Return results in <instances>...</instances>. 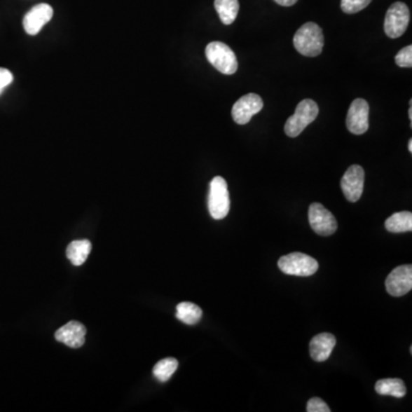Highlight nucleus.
<instances>
[{"label": "nucleus", "instance_id": "15", "mask_svg": "<svg viewBox=\"0 0 412 412\" xmlns=\"http://www.w3.org/2000/svg\"><path fill=\"white\" fill-rule=\"evenodd\" d=\"M376 392L379 395H388V397L401 399L406 394V384L399 378H387L380 379L376 383Z\"/></svg>", "mask_w": 412, "mask_h": 412}, {"label": "nucleus", "instance_id": "9", "mask_svg": "<svg viewBox=\"0 0 412 412\" xmlns=\"http://www.w3.org/2000/svg\"><path fill=\"white\" fill-rule=\"evenodd\" d=\"M386 290L393 297H402L412 289V266L402 265L390 273L386 278Z\"/></svg>", "mask_w": 412, "mask_h": 412}, {"label": "nucleus", "instance_id": "5", "mask_svg": "<svg viewBox=\"0 0 412 412\" xmlns=\"http://www.w3.org/2000/svg\"><path fill=\"white\" fill-rule=\"evenodd\" d=\"M278 268L284 274L294 276H312L319 270V263L313 256L301 252H294L283 256L278 260Z\"/></svg>", "mask_w": 412, "mask_h": 412}, {"label": "nucleus", "instance_id": "24", "mask_svg": "<svg viewBox=\"0 0 412 412\" xmlns=\"http://www.w3.org/2000/svg\"><path fill=\"white\" fill-rule=\"evenodd\" d=\"M14 76L12 72L6 68H0V94L3 93L4 90L12 84Z\"/></svg>", "mask_w": 412, "mask_h": 412}, {"label": "nucleus", "instance_id": "20", "mask_svg": "<svg viewBox=\"0 0 412 412\" xmlns=\"http://www.w3.org/2000/svg\"><path fill=\"white\" fill-rule=\"evenodd\" d=\"M178 359H173V357H167V359H160V362L156 363V366H153V376L163 383L170 380V378L173 376L177 369H178Z\"/></svg>", "mask_w": 412, "mask_h": 412}, {"label": "nucleus", "instance_id": "18", "mask_svg": "<svg viewBox=\"0 0 412 412\" xmlns=\"http://www.w3.org/2000/svg\"><path fill=\"white\" fill-rule=\"evenodd\" d=\"M214 7L224 25L234 23L240 11L238 0H214Z\"/></svg>", "mask_w": 412, "mask_h": 412}, {"label": "nucleus", "instance_id": "1", "mask_svg": "<svg viewBox=\"0 0 412 412\" xmlns=\"http://www.w3.org/2000/svg\"><path fill=\"white\" fill-rule=\"evenodd\" d=\"M294 44L296 50L305 57H317L324 46V36L321 27L314 22L305 23L294 34Z\"/></svg>", "mask_w": 412, "mask_h": 412}, {"label": "nucleus", "instance_id": "23", "mask_svg": "<svg viewBox=\"0 0 412 412\" xmlns=\"http://www.w3.org/2000/svg\"><path fill=\"white\" fill-rule=\"evenodd\" d=\"M307 411L308 412H330V408L324 401L320 397H313L307 403Z\"/></svg>", "mask_w": 412, "mask_h": 412}, {"label": "nucleus", "instance_id": "6", "mask_svg": "<svg viewBox=\"0 0 412 412\" xmlns=\"http://www.w3.org/2000/svg\"><path fill=\"white\" fill-rule=\"evenodd\" d=\"M410 22V11L406 4L397 1L388 8L385 18V32L392 39L402 36Z\"/></svg>", "mask_w": 412, "mask_h": 412}, {"label": "nucleus", "instance_id": "8", "mask_svg": "<svg viewBox=\"0 0 412 412\" xmlns=\"http://www.w3.org/2000/svg\"><path fill=\"white\" fill-rule=\"evenodd\" d=\"M263 108V101L256 93H249L240 97L234 103L231 109V116L235 123L240 125H245L250 122L253 116L260 113Z\"/></svg>", "mask_w": 412, "mask_h": 412}, {"label": "nucleus", "instance_id": "11", "mask_svg": "<svg viewBox=\"0 0 412 412\" xmlns=\"http://www.w3.org/2000/svg\"><path fill=\"white\" fill-rule=\"evenodd\" d=\"M364 188V170L359 165H352L341 179V191L347 200L355 203L361 198Z\"/></svg>", "mask_w": 412, "mask_h": 412}, {"label": "nucleus", "instance_id": "21", "mask_svg": "<svg viewBox=\"0 0 412 412\" xmlns=\"http://www.w3.org/2000/svg\"><path fill=\"white\" fill-rule=\"evenodd\" d=\"M372 0H341V10L346 14H355L368 7Z\"/></svg>", "mask_w": 412, "mask_h": 412}, {"label": "nucleus", "instance_id": "16", "mask_svg": "<svg viewBox=\"0 0 412 412\" xmlns=\"http://www.w3.org/2000/svg\"><path fill=\"white\" fill-rule=\"evenodd\" d=\"M92 250V243L88 240H74L69 244L67 256L75 266H81L88 259Z\"/></svg>", "mask_w": 412, "mask_h": 412}, {"label": "nucleus", "instance_id": "27", "mask_svg": "<svg viewBox=\"0 0 412 412\" xmlns=\"http://www.w3.org/2000/svg\"><path fill=\"white\" fill-rule=\"evenodd\" d=\"M408 149H409L410 153H412V140L410 139L409 144H408Z\"/></svg>", "mask_w": 412, "mask_h": 412}, {"label": "nucleus", "instance_id": "22", "mask_svg": "<svg viewBox=\"0 0 412 412\" xmlns=\"http://www.w3.org/2000/svg\"><path fill=\"white\" fill-rule=\"evenodd\" d=\"M395 62L401 68H411L412 67V46L404 47L397 54Z\"/></svg>", "mask_w": 412, "mask_h": 412}, {"label": "nucleus", "instance_id": "3", "mask_svg": "<svg viewBox=\"0 0 412 412\" xmlns=\"http://www.w3.org/2000/svg\"><path fill=\"white\" fill-rule=\"evenodd\" d=\"M210 214L216 220H221L228 216L231 210V196L228 184L222 177H214L210 182L209 200Z\"/></svg>", "mask_w": 412, "mask_h": 412}, {"label": "nucleus", "instance_id": "26", "mask_svg": "<svg viewBox=\"0 0 412 412\" xmlns=\"http://www.w3.org/2000/svg\"><path fill=\"white\" fill-rule=\"evenodd\" d=\"M409 119H410V122H411V121H412V101H410Z\"/></svg>", "mask_w": 412, "mask_h": 412}, {"label": "nucleus", "instance_id": "7", "mask_svg": "<svg viewBox=\"0 0 412 412\" xmlns=\"http://www.w3.org/2000/svg\"><path fill=\"white\" fill-rule=\"evenodd\" d=\"M309 224L313 231L321 236H330L337 231V220L325 206L320 203H313L309 206Z\"/></svg>", "mask_w": 412, "mask_h": 412}, {"label": "nucleus", "instance_id": "19", "mask_svg": "<svg viewBox=\"0 0 412 412\" xmlns=\"http://www.w3.org/2000/svg\"><path fill=\"white\" fill-rule=\"evenodd\" d=\"M203 312L193 303H180L177 306V319L188 325L197 324L202 319Z\"/></svg>", "mask_w": 412, "mask_h": 412}, {"label": "nucleus", "instance_id": "4", "mask_svg": "<svg viewBox=\"0 0 412 412\" xmlns=\"http://www.w3.org/2000/svg\"><path fill=\"white\" fill-rule=\"evenodd\" d=\"M205 55L207 61L224 75H234L235 72L238 71V62L236 55L225 43H210L206 46Z\"/></svg>", "mask_w": 412, "mask_h": 412}, {"label": "nucleus", "instance_id": "10", "mask_svg": "<svg viewBox=\"0 0 412 412\" xmlns=\"http://www.w3.org/2000/svg\"><path fill=\"white\" fill-rule=\"evenodd\" d=\"M369 103L364 99H356L347 114L346 125L353 135H364L369 130Z\"/></svg>", "mask_w": 412, "mask_h": 412}, {"label": "nucleus", "instance_id": "13", "mask_svg": "<svg viewBox=\"0 0 412 412\" xmlns=\"http://www.w3.org/2000/svg\"><path fill=\"white\" fill-rule=\"evenodd\" d=\"M86 328L81 322L71 321L55 332V339L71 348H79L85 343Z\"/></svg>", "mask_w": 412, "mask_h": 412}, {"label": "nucleus", "instance_id": "25", "mask_svg": "<svg viewBox=\"0 0 412 412\" xmlns=\"http://www.w3.org/2000/svg\"><path fill=\"white\" fill-rule=\"evenodd\" d=\"M275 3L281 5V6H292L294 4L297 3L298 0H274Z\"/></svg>", "mask_w": 412, "mask_h": 412}, {"label": "nucleus", "instance_id": "14", "mask_svg": "<svg viewBox=\"0 0 412 412\" xmlns=\"http://www.w3.org/2000/svg\"><path fill=\"white\" fill-rule=\"evenodd\" d=\"M336 337L334 334L324 332L313 338L309 345L310 356L316 362H324L331 355L332 350L336 346Z\"/></svg>", "mask_w": 412, "mask_h": 412}, {"label": "nucleus", "instance_id": "12", "mask_svg": "<svg viewBox=\"0 0 412 412\" xmlns=\"http://www.w3.org/2000/svg\"><path fill=\"white\" fill-rule=\"evenodd\" d=\"M53 14V7L48 4H39L32 7L23 19V28L25 32L30 36L39 34L43 27L52 20Z\"/></svg>", "mask_w": 412, "mask_h": 412}, {"label": "nucleus", "instance_id": "2", "mask_svg": "<svg viewBox=\"0 0 412 412\" xmlns=\"http://www.w3.org/2000/svg\"><path fill=\"white\" fill-rule=\"evenodd\" d=\"M319 116V106L315 101L305 99L298 103L296 113L287 118L284 131L287 137H296L303 133V130L312 124Z\"/></svg>", "mask_w": 412, "mask_h": 412}, {"label": "nucleus", "instance_id": "17", "mask_svg": "<svg viewBox=\"0 0 412 412\" xmlns=\"http://www.w3.org/2000/svg\"><path fill=\"white\" fill-rule=\"evenodd\" d=\"M385 227L390 233H394V234L411 231L412 213L408 211L394 213L393 216H390L385 222Z\"/></svg>", "mask_w": 412, "mask_h": 412}]
</instances>
